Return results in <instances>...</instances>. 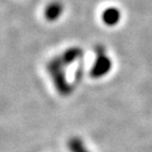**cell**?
<instances>
[{
  "instance_id": "6da1fadb",
  "label": "cell",
  "mask_w": 152,
  "mask_h": 152,
  "mask_svg": "<svg viewBox=\"0 0 152 152\" xmlns=\"http://www.w3.org/2000/svg\"><path fill=\"white\" fill-rule=\"evenodd\" d=\"M47 71L58 94L61 96H69L73 93L74 86L66 78V66L62 64L59 56H55L49 60L47 64Z\"/></svg>"
},
{
  "instance_id": "5b68a950",
  "label": "cell",
  "mask_w": 152,
  "mask_h": 152,
  "mask_svg": "<svg viewBox=\"0 0 152 152\" xmlns=\"http://www.w3.org/2000/svg\"><path fill=\"white\" fill-rule=\"evenodd\" d=\"M121 12L115 7H109L102 14V20L107 26H115L121 22Z\"/></svg>"
},
{
  "instance_id": "277c9868",
  "label": "cell",
  "mask_w": 152,
  "mask_h": 152,
  "mask_svg": "<svg viewBox=\"0 0 152 152\" xmlns=\"http://www.w3.org/2000/svg\"><path fill=\"white\" fill-rule=\"evenodd\" d=\"M62 64L66 66H72L73 64L80 60L83 56V50L80 47H71L64 51L61 55H58Z\"/></svg>"
},
{
  "instance_id": "3957f363",
  "label": "cell",
  "mask_w": 152,
  "mask_h": 152,
  "mask_svg": "<svg viewBox=\"0 0 152 152\" xmlns=\"http://www.w3.org/2000/svg\"><path fill=\"white\" fill-rule=\"evenodd\" d=\"M64 11V3L58 0L51 1L45 9V18L49 22H55L62 16Z\"/></svg>"
},
{
  "instance_id": "7a4b0ae2",
  "label": "cell",
  "mask_w": 152,
  "mask_h": 152,
  "mask_svg": "<svg viewBox=\"0 0 152 152\" xmlns=\"http://www.w3.org/2000/svg\"><path fill=\"white\" fill-rule=\"evenodd\" d=\"M113 62L107 54L104 45H97L95 47V60L90 70V76L94 79L102 78L111 72Z\"/></svg>"
}]
</instances>
